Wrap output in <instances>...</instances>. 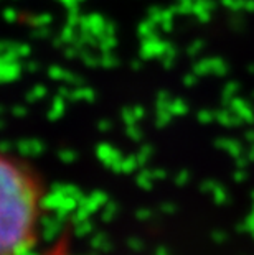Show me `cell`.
<instances>
[{
	"mask_svg": "<svg viewBox=\"0 0 254 255\" xmlns=\"http://www.w3.org/2000/svg\"><path fill=\"white\" fill-rule=\"evenodd\" d=\"M41 189L25 166L0 155V255H26L35 244Z\"/></svg>",
	"mask_w": 254,
	"mask_h": 255,
	"instance_id": "cell-1",
	"label": "cell"
}]
</instances>
